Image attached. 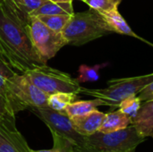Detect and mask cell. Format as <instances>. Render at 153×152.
Returning a JSON list of instances; mask_svg holds the SVG:
<instances>
[{"label":"cell","instance_id":"1","mask_svg":"<svg viewBox=\"0 0 153 152\" xmlns=\"http://www.w3.org/2000/svg\"><path fill=\"white\" fill-rule=\"evenodd\" d=\"M28 17L13 0L0 4V41L22 65L23 73L47 65L33 46Z\"/></svg>","mask_w":153,"mask_h":152},{"label":"cell","instance_id":"2","mask_svg":"<svg viewBox=\"0 0 153 152\" xmlns=\"http://www.w3.org/2000/svg\"><path fill=\"white\" fill-rule=\"evenodd\" d=\"M112 32L101 13L91 8L74 13L62 30L66 43L73 46H82Z\"/></svg>","mask_w":153,"mask_h":152},{"label":"cell","instance_id":"3","mask_svg":"<svg viewBox=\"0 0 153 152\" xmlns=\"http://www.w3.org/2000/svg\"><path fill=\"white\" fill-rule=\"evenodd\" d=\"M153 82V73L124 79H112L105 89H86L82 87L80 93L100 99L105 106L118 108L119 104L130 96L137 95L147 84Z\"/></svg>","mask_w":153,"mask_h":152},{"label":"cell","instance_id":"4","mask_svg":"<svg viewBox=\"0 0 153 152\" xmlns=\"http://www.w3.org/2000/svg\"><path fill=\"white\" fill-rule=\"evenodd\" d=\"M6 99L17 114L27 108H47L48 95L36 87L23 73H14L6 83Z\"/></svg>","mask_w":153,"mask_h":152},{"label":"cell","instance_id":"5","mask_svg":"<svg viewBox=\"0 0 153 152\" xmlns=\"http://www.w3.org/2000/svg\"><path fill=\"white\" fill-rule=\"evenodd\" d=\"M144 141L132 125L111 133L97 132L85 137L86 148L93 152H120L135 150Z\"/></svg>","mask_w":153,"mask_h":152},{"label":"cell","instance_id":"6","mask_svg":"<svg viewBox=\"0 0 153 152\" xmlns=\"http://www.w3.org/2000/svg\"><path fill=\"white\" fill-rule=\"evenodd\" d=\"M23 73L36 87L48 96L56 92L79 94L81 91L82 87L76 79L47 65L28 69Z\"/></svg>","mask_w":153,"mask_h":152},{"label":"cell","instance_id":"7","mask_svg":"<svg viewBox=\"0 0 153 152\" xmlns=\"http://www.w3.org/2000/svg\"><path fill=\"white\" fill-rule=\"evenodd\" d=\"M28 23L33 46L46 63L67 45L62 33L56 32L46 26L37 16L29 15Z\"/></svg>","mask_w":153,"mask_h":152},{"label":"cell","instance_id":"8","mask_svg":"<svg viewBox=\"0 0 153 152\" xmlns=\"http://www.w3.org/2000/svg\"><path fill=\"white\" fill-rule=\"evenodd\" d=\"M30 110L46 124L51 133L69 141L74 147L85 146V137L76 132L73 126L71 118L65 111H56L48 107L30 108Z\"/></svg>","mask_w":153,"mask_h":152},{"label":"cell","instance_id":"9","mask_svg":"<svg viewBox=\"0 0 153 152\" xmlns=\"http://www.w3.org/2000/svg\"><path fill=\"white\" fill-rule=\"evenodd\" d=\"M0 152H30V149L15 125V117L0 121Z\"/></svg>","mask_w":153,"mask_h":152},{"label":"cell","instance_id":"10","mask_svg":"<svg viewBox=\"0 0 153 152\" xmlns=\"http://www.w3.org/2000/svg\"><path fill=\"white\" fill-rule=\"evenodd\" d=\"M105 113L97 109L82 116L70 117L74 128L81 135L87 137L99 132L105 117Z\"/></svg>","mask_w":153,"mask_h":152},{"label":"cell","instance_id":"11","mask_svg":"<svg viewBox=\"0 0 153 152\" xmlns=\"http://www.w3.org/2000/svg\"><path fill=\"white\" fill-rule=\"evenodd\" d=\"M131 125L134 126L137 133L143 137L153 136V99L144 101L137 113L132 118Z\"/></svg>","mask_w":153,"mask_h":152},{"label":"cell","instance_id":"12","mask_svg":"<svg viewBox=\"0 0 153 152\" xmlns=\"http://www.w3.org/2000/svg\"><path fill=\"white\" fill-rule=\"evenodd\" d=\"M132 118L124 114L119 109L105 115L102 125L99 130L100 133H111L125 129L131 125Z\"/></svg>","mask_w":153,"mask_h":152},{"label":"cell","instance_id":"13","mask_svg":"<svg viewBox=\"0 0 153 152\" xmlns=\"http://www.w3.org/2000/svg\"><path fill=\"white\" fill-rule=\"evenodd\" d=\"M101 15L106 20V22H108L109 27L112 29L113 32L128 35V36H131V37H134L136 39H140L147 42V40L139 37L137 34H135L133 31V30L130 28V26L128 25L126 21L123 18V16L120 14V13L117 10H113V11L107 12V13H101Z\"/></svg>","mask_w":153,"mask_h":152},{"label":"cell","instance_id":"14","mask_svg":"<svg viewBox=\"0 0 153 152\" xmlns=\"http://www.w3.org/2000/svg\"><path fill=\"white\" fill-rule=\"evenodd\" d=\"M74 8L72 3H55L52 1H47L38 9L33 11L30 15L39 16V15H56V14H69L73 15Z\"/></svg>","mask_w":153,"mask_h":152},{"label":"cell","instance_id":"15","mask_svg":"<svg viewBox=\"0 0 153 152\" xmlns=\"http://www.w3.org/2000/svg\"><path fill=\"white\" fill-rule=\"evenodd\" d=\"M100 106H105L104 101L100 99H95L92 100H80V101H74L70 103L65 112L67 114L69 117L77 116L86 115L95 109H97Z\"/></svg>","mask_w":153,"mask_h":152},{"label":"cell","instance_id":"16","mask_svg":"<svg viewBox=\"0 0 153 152\" xmlns=\"http://www.w3.org/2000/svg\"><path fill=\"white\" fill-rule=\"evenodd\" d=\"M77 98V94L71 92H56L48 96V107L56 111L64 112L66 107L74 102Z\"/></svg>","mask_w":153,"mask_h":152},{"label":"cell","instance_id":"17","mask_svg":"<svg viewBox=\"0 0 153 152\" xmlns=\"http://www.w3.org/2000/svg\"><path fill=\"white\" fill-rule=\"evenodd\" d=\"M72 15L69 14H56V15H39L37 16L46 26L52 30L62 33L63 29L70 20Z\"/></svg>","mask_w":153,"mask_h":152},{"label":"cell","instance_id":"18","mask_svg":"<svg viewBox=\"0 0 153 152\" xmlns=\"http://www.w3.org/2000/svg\"><path fill=\"white\" fill-rule=\"evenodd\" d=\"M106 65L107 64H101L91 67L86 65H82L79 67V76L76 78L77 82L79 83L97 82L100 78V70Z\"/></svg>","mask_w":153,"mask_h":152},{"label":"cell","instance_id":"19","mask_svg":"<svg viewBox=\"0 0 153 152\" xmlns=\"http://www.w3.org/2000/svg\"><path fill=\"white\" fill-rule=\"evenodd\" d=\"M142 105L141 99L137 97V95L130 96L126 99H125L118 106V108L120 111H122L124 114L128 116L129 117L133 118L134 117Z\"/></svg>","mask_w":153,"mask_h":152},{"label":"cell","instance_id":"20","mask_svg":"<svg viewBox=\"0 0 153 152\" xmlns=\"http://www.w3.org/2000/svg\"><path fill=\"white\" fill-rule=\"evenodd\" d=\"M53 141H54V145L53 148L50 150H39V151H33L30 150V152H74V145L71 143L69 141L56 135L53 134Z\"/></svg>","mask_w":153,"mask_h":152},{"label":"cell","instance_id":"21","mask_svg":"<svg viewBox=\"0 0 153 152\" xmlns=\"http://www.w3.org/2000/svg\"><path fill=\"white\" fill-rule=\"evenodd\" d=\"M91 9L99 13H107L113 10H117L119 3L117 0H85L84 1Z\"/></svg>","mask_w":153,"mask_h":152},{"label":"cell","instance_id":"22","mask_svg":"<svg viewBox=\"0 0 153 152\" xmlns=\"http://www.w3.org/2000/svg\"><path fill=\"white\" fill-rule=\"evenodd\" d=\"M0 61L20 73H23V68L0 41Z\"/></svg>","mask_w":153,"mask_h":152},{"label":"cell","instance_id":"23","mask_svg":"<svg viewBox=\"0 0 153 152\" xmlns=\"http://www.w3.org/2000/svg\"><path fill=\"white\" fill-rule=\"evenodd\" d=\"M15 71L0 61V93L6 98V83L7 81L14 74Z\"/></svg>","mask_w":153,"mask_h":152},{"label":"cell","instance_id":"24","mask_svg":"<svg viewBox=\"0 0 153 152\" xmlns=\"http://www.w3.org/2000/svg\"><path fill=\"white\" fill-rule=\"evenodd\" d=\"M13 3L17 5L26 14H30L33 11L41 6L44 3L48 0H13Z\"/></svg>","mask_w":153,"mask_h":152},{"label":"cell","instance_id":"25","mask_svg":"<svg viewBox=\"0 0 153 152\" xmlns=\"http://www.w3.org/2000/svg\"><path fill=\"white\" fill-rule=\"evenodd\" d=\"M15 115L16 114L13 112L9 101L0 93V121L11 117H15Z\"/></svg>","mask_w":153,"mask_h":152},{"label":"cell","instance_id":"26","mask_svg":"<svg viewBox=\"0 0 153 152\" xmlns=\"http://www.w3.org/2000/svg\"><path fill=\"white\" fill-rule=\"evenodd\" d=\"M153 94V82H150L149 84H147L138 94L137 97L141 99L142 102L147 101L150 99V98L152 97Z\"/></svg>","mask_w":153,"mask_h":152},{"label":"cell","instance_id":"27","mask_svg":"<svg viewBox=\"0 0 153 152\" xmlns=\"http://www.w3.org/2000/svg\"><path fill=\"white\" fill-rule=\"evenodd\" d=\"M81 149H82V151L83 152H93L91 151H90V150H88V149H86V148H83V147H80ZM120 152H134V150H131V151H120Z\"/></svg>","mask_w":153,"mask_h":152},{"label":"cell","instance_id":"28","mask_svg":"<svg viewBox=\"0 0 153 152\" xmlns=\"http://www.w3.org/2000/svg\"><path fill=\"white\" fill-rule=\"evenodd\" d=\"M49 1H52V2H55V3H72L73 0H49Z\"/></svg>","mask_w":153,"mask_h":152},{"label":"cell","instance_id":"29","mask_svg":"<svg viewBox=\"0 0 153 152\" xmlns=\"http://www.w3.org/2000/svg\"><path fill=\"white\" fill-rule=\"evenodd\" d=\"M74 152H83L82 151V149L80 148V147H74Z\"/></svg>","mask_w":153,"mask_h":152},{"label":"cell","instance_id":"30","mask_svg":"<svg viewBox=\"0 0 153 152\" xmlns=\"http://www.w3.org/2000/svg\"><path fill=\"white\" fill-rule=\"evenodd\" d=\"M117 1H118V3H119V4H120V3L122 2V0H117Z\"/></svg>","mask_w":153,"mask_h":152},{"label":"cell","instance_id":"31","mask_svg":"<svg viewBox=\"0 0 153 152\" xmlns=\"http://www.w3.org/2000/svg\"><path fill=\"white\" fill-rule=\"evenodd\" d=\"M3 1H4V0H0V4H1V3H2Z\"/></svg>","mask_w":153,"mask_h":152},{"label":"cell","instance_id":"32","mask_svg":"<svg viewBox=\"0 0 153 152\" xmlns=\"http://www.w3.org/2000/svg\"><path fill=\"white\" fill-rule=\"evenodd\" d=\"M81 1H83V2H84V1H85V0H81Z\"/></svg>","mask_w":153,"mask_h":152}]
</instances>
